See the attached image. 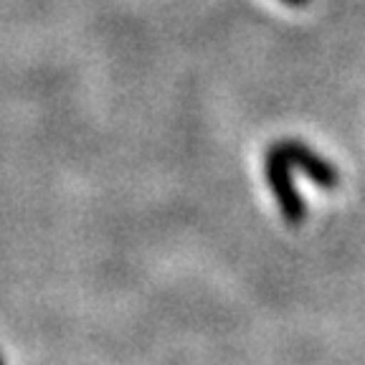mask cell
I'll return each instance as SVG.
<instances>
[{
    "label": "cell",
    "instance_id": "277c9868",
    "mask_svg": "<svg viewBox=\"0 0 365 365\" xmlns=\"http://www.w3.org/2000/svg\"><path fill=\"white\" fill-rule=\"evenodd\" d=\"M3 363H6V355H3V353H0V365H3Z\"/></svg>",
    "mask_w": 365,
    "mask_h": 365
},
{
    "label": "cell",
    "instance_id": "3957f363",
    "mask_svg": "<svg viewBox=\"0 0 365 365\" xmlns=\"http://www.w3.org/2000/svg\"><path fill=\"white\" fill-rule=\"evenodd\" d=\"M282 3H287V6H292V8H302V6H307L309 0H282Z\"/></svg>",
    "mask_w": 365,
    "mask_h": 365
},
{
    "label": "cell",
    "instance_id": "7a4b0ae2",
    "mask_svg": "<svg viewBox=\"0 0 365 365\" xmlns=\"http://www.w3.org/2000/svg\"><path fill=\"white\" fill-rule=\"evenodd\" d=\"M274 148L279 150L282 158H284L292 168L302 170L317 188L335 190L337 185H340V173H337V168L332 165L327 158H322V155L314 153L312 148H307L302 140H294V137H289V140H277Z\"/></svg>",
    "mask_w": 365,
    "mask_h": 365
},
{
    "label": "cell",
    "instance_id": "6da1fadb",
    "mask_svg": "<svg viewBox=\"0 0 365 365\" xmlns=\"http://www.w3.org/2000/svg\"><path fill=\"white\" fill-rule=\"evenodd\" d=\"M264 170H267V182L269 188H272V195L277 200V208H279L282 218L289 226H302L307 221V203H304L294 180H292V165L282 158V153L274 145L267 150Z\"/></svg>",
    "mask_w": 365,
    "mask_h": 365
}]
</instances>
